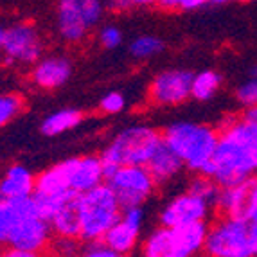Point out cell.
<instances>
[{
	"label": "cell",
	"mask_w": 257,
	"mask_h": 257,
	"mask_svg": "<svg viewBox=\"0 0 257 257\" xmlns=\"http://www.w3.org/2000/svg\"><path fill=\"white\" fill-rule=\"evenodd\" d=\"M257 171V122L230 117L221 124L218 144L203 175L219 187L239 184Z\"/></svg>",
	"instance_id": "cell-1"
},
{
	"label": "cell",
	"mask_w": 257,
	"mask_h": 257,
	"mask_svg": "<svg viewBox=\"0 0 257 257\" xmlns=\"http://www.w3.org/2000/svg\"><path fill=\"white\" fill-rule=\"evenodd\" d=\"M162 137L167 146L182 159L185 169L198 175L205 173L214 155L219 130L203 122L180 120L167 126L162 132Z\"/></svg>",
	"instance_id": "cell-2"
},
{
	"label": "cell",
	"mask_w": 257,
	"mask_h": 257,
	"mask_svg": "<svg viewBox=\"0 0 257 257\" xmlns=\"http://www.w3.org/2000/svg\"><path fill=\"white\" fill-rule=\"evenodd\" d=\"M162 141V132L148 124H133L120 130L99 155L106 176L120 166H146Z\"/></svg>",
	"instance_id": "cell-3"
},
{
	"label": "cell",
	"mask_w": 257,
	"mask_h": 257,
	"mask_svg": "<svg viewBox=\"0 0 257 257\" xmlns=\"http://www.w3.org/2000/svg\"><path fill=\"white\" fill-rule=\"evenodd\" d=\"M77 207L81 219V241L103 239L122 214L119 198L106 182L79 194Z\"/></svg>",
	"instance_id": "cell-4"
},
{
	"label": "cell",
	"mask_w": 257,
	"mask_h": 257,
	"mask_svg": "<svg viewBox=\"0 0 257 257\" xmlns=\"http://www.w3.org/2000/svg\"><path fill=\"white\" fill-rule=\"evenodd\" d=\"M104 0H58L56 31L61 42L79 45L99 27L104 15Z\"/></svg>",
	"instance_id": "cell-5"
},
{
	"label": "cell",
	"mask_w": 257,
	"mask_h": 257,
	"mask_svg": "<svg viewBox=\"0 0 257 257\" xmlns=\"http://www.w3.org/2000/svg\"><path fill=\"white\" fill-rule=\"evenodd\" d=\"M248 232V219L219 216L209 225L203 253L210 257H252Z\"/></svg>",
	"instance_id": "cell-6"
},
{
	"label": "cell",
	"mask_w": 257,
	"mask_h": 257,
	"mask_svg": "<svg viewBox=\"0 0 257 257\" xmlns=\"http://www.w3.org/2000/svg\"><path fill=\"white\" fill-rule=\"evenodd\" d=\"M106 184L119 198L122 209L144 205L159 187L148 166H120L106 176Z\"/></svg>",
	"instance_id": "cell-7"
},
{
	"label": "cell",
	"mask_w": 257,
	"mask_h": 257,
	"mask_svg": "<svg viewBox=\"0 0 257 257\" xmlns=\"http://www.w3.org/2000/svg\"><path fill=\"white\" fill-rule=\"evenodd\" d=\"M45 45L40 31L29 22H18L6 27L2 54L9 63L35 65L43 56Z\"/></svg>",
	"instance_id": "cell-8"
},
{
	"label": "cell",
	"mask_w": 257,
	"mask_h": 257,
	"mask_svg": "<svg viewBox=\"0 0 257 257\" xmlns=\"http://www.w3.org/2000/svg\"><path fill=\"white\" fill-rule=\"evenodd\" d=\"M193 76L191 70L185 69H167L159 72L148 86L150 103L164 108L184 104L191 97Z\"/></svg>",
	"instance_id": "cell-9"
},
{
	"label": "cell",
	"mask_w": 257,
	"mask_h": 257,
	"mask_svg": "<svg viewBox=\"0 0 257 257\" xmlns=\"http://www.w3.org/2000/svg\"><path fill=\"white\" fill-rule=\"evenodd\" d=\"M212 207L214 205L207 202L205 198L198 196L187 189L185 193L173 196L162 207L159 221L160 225H166V227H180V225H189V223L207 221Z\"/></svg>",
	"instance_id": "cell-10"
},
{
	"label": "cell",
	"mask_w": 257,
	"mask_h": 257,
	"mask_svg": "<svg viewBox=\"0 0 257 257\" xmlns=\"http://www.w3.org/2000/svg\"><path fill=\"white\" fill-rule=\"evenodd\" d=\"M144 218H146V212H144L142 205L124 207L120 219L106 232V236L103 239L117 253V257L132 255L135 252V248L141 243V230L144 225Z\"/></svg>",
	"instance_id": "cell-11"
},
{
	"label": "cell",
	"mask_w": 257,
	"mask_h": 257,
	"mask_svg": "<svg viewBox=\"0 0 257 257\" xmlns=\"http://www.w3.org/2000/svg\"><path fill=\"white\" fill-rule=\"evenodd\" d=\"M61 164H63L69 189L76 194L86 193L106 180L103 160L99 155L72 157V159L61 160Z\"/></svg>",
	"instance_id": "cell-12"
},
{
	"label": "cell",
	"mask_w": 257,
	"mask_h": 257,
	"mask_svg": "<svg viewBox=\"0 0 257 257\" xmlns=\"http://www.w3.org/2000/svg\"><path fill=\"white\" fill-rule=\"evenodd\" d=\"M72 76V61L67 56H42L31 70V83L40 90L61 88Z\"/></svg>",
	"instance_id": "cell-13"
},
{
	"label": "cell",
	"mask_w": 257,
	"mask_h": 257,
	"mask_svg": "<svg viewBox=\"0 0 257 257\" xmlns=\"http://www.w3.org/2000/svg\"><path fill=\"white\" fill-rule=\"evenodd\" d=\"M255 189H257L255 176H252L248 180L239 182V184L219 187L214 209L219 212V216H232V218L246 219Z\"/></svg>",
	"instance_id": "cell-14"
},
{
	"label": "cell",
	"mask_w": 257,
	"mask_h": 257,
	"mask_svg": "<svg viewBox=\"0 0 257 257\" xmlns=\"http://www.w3.org/2000/svg\"><path fill=\"white\" fill-rule=\"evenodd\" d=\"M207 230V221L169 227V257H193L203 253Z\"/></svg>",
	"instance_id": "cell-15"
},
{
	"label": "cell",
	"mask_w": 257,
	"mask_h": 257,
	"mask_svg": "<svg viewBox=\"0 0 257 257\" xmlns=\"http://www.w3.org/2000/svg\"><path fill=\"white\" fill-rule=\"evenodd\" d=\"M146 166L151 175H153L157 185H167L185 169L180 157L167 146L164 141H162V144L155 150V153L151 155V159L148 160Z\"/></svg>",
	"instance_id": "cell-16"
},
{
	"label": "cell",
	"mask_w": 257,
	"mask_h": 257,
	"mask_svg": "<svg viewBox=\"0 0 257 257\" xmlns=\"http://www.w3.org/2000/svg\"><path fill=\"white\" fill-rule=\"evenodd\" d=\"M36 189V176L22 164H13L0 176V196L2 198H27Z\"/></svg>",
	"instance_id": "cell-17"
},
{
	"label": "cell",
	"mask_w": 257,
	"mask_h": 257,
	"mask_svg": "<svg viewBox=\"0 0 257 257\" xmlns=\"http://www.w3.org/2000/svg\"><path fill=\"white\" fill-rule=\"evenodd\" d=\"M79 194L72 196L56 210L54 216L49 219L52 228V236L77 237L81 239V219H79V207H77Z\"/></svg>",
	"instance_id": "cell-18"
},
{
	"label": "cell",
	"mask_w": 257,
	"mask_h": 257,
	"mask_svg": "<svg viewBox=\"0 0 257 257\" xmlns=\"http://www.w3.org/2000/svg\"><path fill=\"white\" fill-rule=\"evenodd\" d=\"M83 122V111L77 108H61L49 113L40 124V132L45 137H58L65 132L77 128Z\"/></svg>",
	"instance_id": "cell-19"
},
{
	"label": "cell",
	"mask_w": 257,
	"mask_h": 257,
	"mask_svg": "<svg viewBox=\"0 0 257 257\" xmlns=\"http://www.w3.org/2000/svg\"><path fill=\"white\" fill-rule=\"evenodd\" d=\"M223 83V77L216 70H202L193 76V85H191V97L205 103L210 101L219 92Z\"/></svg>",
	"instance_id": "cell-20"
},
{
	"label": "cell",
	"mask_w": 257,
	"mask_h": 257,
	"mask_svg": "<svg viewBox=\"0 0 257 257\" xmlns=\"http://www.w3.org/2000/svg\"><path fill=\"white\" fill-rule=\"evenodd\" d=\"M141 253L146 257H169V227L153 228L142 241Z\"/></svg>",
	"instance_id": "cell-21"
},
{
	"label": "cell",
	"mask_w": 257,
	"mask_h": 257,
	"mask_svg": "<svg viewBox=\"0 0 257 257\" xmlns=\"http://www.w3.org/2000/svg\"><path fill=\"white\" fill-rule=\"evenodd\" d=\"M164 49H166L164 40L153 35H141L130 43V54L133 60L139 61L151 60L155 56L162 54Z\"/></svg>",
	"instance_id": "cell-22"
},
{
	"label": "cell",
	"mask_w": 257,
	"mask_h": 257,
	"mask_svg": "<svg viewBox=\"0 0 257 257\" xmlns=\"http://www.w3.org/2000/svg\"><path fill=\"white\" fill-rule=\"evenodd\" d=\"M24 99L18 94H0V128L13 122L24 110Z\"/></svg>",
	"instance_id": "cell-23"
},
{
	"label": "cell",
	"mask_w": 257,
	"mask_h": 257,
	"mask_svg": "<svg viewBox=\"0 0 257 257\" xmlns=\"http://www.w3.org/2000/svg\"><path fill=\"white\" fill-rule=\"evenodd\" d=\"M187 189L191 193L205 198L207 202H210L212 205L216 203V198H218V193H219V185L216 184L210 176L203 175V173H198V176H194L193 180L189 182Z\"/></svg>",
	"instance_id": "cell-24"
},
{
	"label": "cell",
	"mask_w": 257,
	"mask_h": 257,
	"mask_svg": "<svg viewBox=\"0 0 257 257\" xmlns=\"http://www.w3.org/2000/svg\"><path fill=\"white\" fill-rule=\"evenodd\" d=\"M81 244L83 241L77 239V237L52 236L49 250L52 253H58V255H79L81 253Z\"/></svg>",
	"instance_id": "cell-25"
},
{
	"label": "cell",
	"mask_w": 257,
	"mask_h": 257,
	"mask_svg": "<svg viewBox=\"0 0 257 257\" xmlns=\"http://www.w3.org/2000/svg\"><path fill=\"white\" fill-rule=\"evenodd\" d=\"M124 36H122V31L119 29L117 26L110 24V26H103L101 29L97 31V42L99 45L106 51H113V49L120 47Z\"/></svg>",
	"instance_id": "cell-26"
},
{
	"label": "cell",
	"mask_w": 257,
	"mask_h": 257,
	"mask_svg": "<svg viewBox=\"0 0 257 257\" xmlns=\"http://www.w3.org/2000/svg\"><path fill=\"white\" fill-rule=\"evenodd\" d=\"M236 101L243 108H252L257 104V77H250L236 88Z\"/></svg>",
	"instance_id": "cell-27"
},
{
	"label": "cell",
	"mask_w": 257,
	"mask_h": 257,
	"mask_svg": "<svg viewBox=\"0 0 257 257\" xmlns=\"http://www.w3.org/2000/svg\"><path fill=\"white\" fill-rule=\"evenodd\" d=\"M126 108V97L120 92H108L106 95L101 97L99 101V110L103 111L104 115H117Z\"/></svg>",
	"instance_id": "cell-28"
},
{
	"label": "cell",
	"mask_w": 257,
	"mask_h": 257,
	"mask_svg": "<svg viewBox=\"0 0 257 257\" xmlns=\"http://www.w3.org/2000/svg\"><path fill=\"white\" fill-rule=\"evenodd\" d=\"M81 255L85 257H117V253L108 246L104 239H92L83 241Z\"/></svg>",
	"instance_id": "cell-29"
},
{
	"label": "cell",
	"mask_w": 257,
	"mask_h": 257,
	"mask_svg": "<svg viewBox=\"0 0 257 257\" xmlns=\"http://www.w3.org/2000/svg\"><path fill=\"white\" fill-rule=\"evenodd\" d=\"M207 4H210V0H180L178 11H198Z\"/></svg>",
	"instance_id": "cell-30"
},
{
	"label": "cell",
	"mask_w": 257,
	"mask_h": 257,
	"mask_svg": "<svg viewBox=\"0 0 257 257\" xmlns=\"http://www.w3.org/2000/svg\"><path fill=\"white\" fill-rule=\"evenodd\" d=\"M250 250H252V257L257 255V221H250Z\"/></svg>",
	"instance_id": "cell-31"
},
{
	"label": "cell",
	"mask_w": 257,
	"mask_h": 257,
	"mask_svg": "<svg viewBox=\"0 0 257 257\" xmlns=\"http://www.w3.org/2000/svg\"><path fill=\"white\" fill-rule=\"evenodd\" d=\"M157 6H159L160 9H164V11H178L180 0H159Z\"/></svg>",
	"instance_id": "cell-32"
},
{
	"label": "cell",
	"mask_w": 257,
	"mask_h": 257,
	"mask_svg": "<svg viewBox=\"0 0 257 257\" xmlns=\"http://www.w3.org/2000/svg\"><path fill=\"white\" fill-rule=\"evenodd\" d=\"M246 219H248V221H257V189H255V193H253V198H252V203H250Z\"/></svg>",
	"instance_id": "cell-33"
},
{
	"label": "cell",
	"mask_w": 257,
	"mask_h": 257,
	"mask_svg": "<svg viewBox=\"0 0 257 257\" xmlns=\"http://www.w3.org/2000/svg\"><path fill=\"white\" fill-rule=\"evenodd\" d=\"M130 6L133 8H150V6H157L159 0H128Z\"/></svg>",
	"instance_id": "cell-34"
},
{
	"label": "cell",
	"mask_w": 257,
	"mask_h": 257,
	"mask_svg": "<svg viewBox=\"0 0 257 257\" xmlns=\"http://www.w3.org/2000/svg\"><path fill=\"white\" fill-rule=\"evenodd\" d=\"M244 119L252 120V122H257V104L252 108H244V113H243Z\"/></svg>",
	"instance_id": "cell-35"
},
{
	"label": "cell",
	"mask_w": 257,
	"mask_h": 257,
	"mask_svg": "<svg viewBox=\"0 0 257 257\" xmlns=\"http://www.w3.org/2000/svg\"><path fill=\"white\" fill-rule=\"evenodd\" d=\"M232 2H250V0H210V4H218V6H223V4H232Z\"/></svg>",
	"instance_id": "cell-36"
},
{
	"label": "cell",
	"mask_w": 257,
	"mask_h": 257,
	"mask_svg": "<svg viewBox=\"0 0 257 257\" xmlns=\"http://www.w3.org/2000/svg\"><path fill=\"white\" fill-rule=\"evenodd\" d=\"M4 35H6V27L0 26V52H2V45H4Z\"/></svg>",
	"instance_id": "cell-37"
},
{
	"label": "cell",
	"mask_w": 257,
	"mask_h": 257,
	"mask_svg": "<svg viewBox=\"0 0 257 257\" xmlns=\"http://www.w3.org/2000/svg\"><path fill=\"white\" fill-rule=\"evenodd\" d=\"M255 178H257V171H255Z\"/></svg>",
	"instance_id": "cell-38"
}]
</instances>
